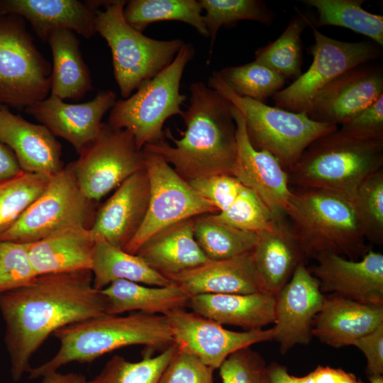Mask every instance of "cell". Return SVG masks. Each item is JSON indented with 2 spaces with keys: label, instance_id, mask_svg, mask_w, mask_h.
Here are the masks:
<instances>
[{
  "label": "cell",
  "instance_id": "6da1fadb",
  "mask_svg": "<svg viewBox=\"0 0 383 383\" xmlns=\"http://www.w3.org/2000/svg\"><path fill=\"white\" fill-rule=\"evenodd\" d=\"M11 374L18 381L48 336L70 324L107 314L91 270L38 275L28 284L0 294Z\"/></svg>",
  "mask_w": 383,
  "mask_h": 383
},
{
  "label": "cell",
  "instance_id": "7a4b0ae2",
  "mask_svg": "<svg viewBox=\"0 0 383 383\" xmlns=\"http://www.w3.org/2000/svg\"><path fill=\"white\" fill-rule=\"evenodd\" d=\"M189 104L182 115L186 126L180 138L167 128L164 140L148 144L143 150L162 157L187 182L216 175L231 174L237 152L236 127L231 103L201 82L189 86Z\"/></svg>",
  "mask_w": 383,
  "mask_h": 383
},
{
  "label": "cell",
  "instance_id": "3957f363",
  "mask_svg": "<svg viewBox=\"0 0 383 383\" xmlns=\"http://www.w3.org/2000/svg\"><path fill=\"white\" fill-rule=\"evenodd\" d=\"M53 335L60 342L57 352L31 368L29 379L42 377L72 362L90 363L123 347L142 345L162 351L174 344L165 316L143 312L126 316L104 314L61 328Z\"/></svg>",
  "mask_w": 383,
  "mask_h": 383
},
{
  "label": "cell",
  "instance_id": "277c9868",
  "mask_svg": "<svg viewBox=\"0 0 383 383\" xmlns=\"http://www.w3.org/2000/svg\"><path fill=\"white\" fill-rule=\"evenodd\" d=\"M284 214L305 259L329 252L356 260L369 250L352 200L340 194L292 190Z\"/></svg>",
  "mask_w": 383,
  "mask_h": 383
},
{
  "label": "cell",
  "instance_id": "5b68a950",
  "mask_svg": "<svg viewBox=\"0 0 383 383\" xmlns=\"http://www.w3.org/2000/svg\"><path fill=\"white\" fill-rule=\"evenodd\" d=\"M383 169V139L353 138L339 129L314 140L288 172L302 189L333 192L353 200L361 184Z\"/></svg>",
  "mask_w": 383,
  "mask_h": 383
},
{
  "label": "cell",
  "instance_id": "8992f818",
  "mask_svg": "<svg viewBox=\"0 0 383 383\" xmlns=\"http://www.w3.org/2000/svg\"><path fill=\"white\" fill-rule=\"evenodd\" d=\"M208 86L216 90L243 115L252 146L271 153L288 172L305 150L338 126L311 119L305 112H292L235 94L214 71Z\"/></svg>",
  "mask_w": 383,
  "mask_h": 383
},
{
  "label": "cell",
  "instance_id": "52a82bcc",
  "mask_svg": "<svg viewBox=\"0 0 383 383\" xmlns=\"http://www.w3.org/2000/svg\"><path fill=\"white\" fill-rule=\"evenodd\" d=\"M126 4L109 1L95 19L96 33L111 49L114 77L124 99L169 65L184 44L180 39H152L134 29L125 20Z\"/></svg>",
  "mask_w": 383,
  "mask_h": 383
},
{
  "label": "cell",
  "instance_id": "ba28073f",
  "mask_svg": "<svg viewBox=\"0 0 383 383\" xmlns=\"http://www.w3.org/2000/svg\"><path fill=\"white\" fill-rule=\"evenodd\" d=\"M194 55L192 45L184 43L169 65L129 97L116 100L107 125L129 131L140 150L146 145L163 140L166 120L183 113L181 106L187 96L180 93V82Z\"/></svg>",
  "mask_w": 383,
  "mask_h": 383
},
{
  "label": "cell",
  "instance_id": "9c48e42d",
  "mask_svg": "<svg viewBox=\"0 0 383 383\" xmlns=\"http://www.w3.org/2000/svg\"><path fill=\"white\" fill-rule=\"evenodd\" d=\"M51 64L17 15H0V104L25 111L50 91Z\"/></svg>",
  "mask_w": 383,
  "mask_h": 383
},
{
  "label": "cell",
  "instance_id": "30bf717a",
  "mask_svg": "<svg viewBox=\"0 0 383 383\" xmlns=\"http://www.w3.org/2000/svg\"><path fill=\"white\" fill-rule=\"evenodd\" d=\"M96 203L81 192L67 165L51 177L43 193L0 236V241L33 243L72 226L89 228Z\"/></svg>",
  "mask_w": 383,
  "mask_h": 383
},
{
  "label": "cell",
  "instance_id": "8fae6325",
  "mask_svg": "<svg viewBox=\"0 0 383 383\" xmlns=\"http://www.w3.org/2000/svg\"><path fill=\"white\" fill-rule=\"evenodd\" d=\"M143 151L150 183V199L141 226L123 248L131 254H135L149 238L168 226L218 212L212 203L181 177L162 157Z\"/></svg>",
  "mask_w": 383,
  "mask_h": 383
},
{
  "label": "cell",
  "instance_id": "7c38bea8",
  "mask_svg": "<svg viewBox=\"0 0 383 383\" xmlns=\"http://www.w3.org/2000/svg\"><path fill=\"white\" fill-rule=\"evenodd\" d=\"M68 165L82 194L95 203L131 176L145 170L144 152L131 133L107 123L78 159Z\"/></svg>",
  "mask_w": 383,
  "mask_h": 383
},
{
  "label": "cell",
  "instance_id": "4fadbf2b",
  "mask_svg": "<svg viewBox=\"0 0 383 383\" xmlns=\"http://www.w3.org/2000/svg\"><path fill=\"white\" fill-rule=\"evenodd\" d=\"M309 21L315 40L310 48L313 61L306 72L294 82L275 94L277 107L304 112L316 94L346 71L378 59L382 54L374 42H345L328 37Z\"/></svg>",
  "mask_w": 383,
  "mask_h": 383
},
{
  "label": "cell",
  "instance_id": "5bb4252c",
  "mask_svg": "<svg viewBox=\"0 0 383 383\" xmlns=\"http://www.w3.org/2000/svg\"><path fill=\"white\" fill-rule=\"evenodd\" d=\"M177 350L191 355L215 370L234 352L250 345L273 340L274 330L233 331L210 318L184 309L165 315Z\"/></svg>",
  "mask_w": 383,
  "mask_h": 383
},
{
  "label": "cell",
  "instance_id": "9a60e30c",
  "mask_svg": "<svg viewBox=\"0 0 383 383\" xmlns=\"http://www.w3.org/2000/svg\"><path fill=\"white\" fill-rule=\"evenodd\" d=\"M325 296L318 279L300 263L289 281L275 296L274 337L282 354L311 340L313 322Z\"/></svg>",
  "mask_w": 383,
  "mask_h": 383
},
{
  "label": "cell",
  "instance_id": "2e32d148",
  "mask_svg": "<svg viewBox=\"0 0 383 383\" xmlns=\"http://www.w3.org/2000/svg\"><path fill=\"white\" fill-rule=\"evenodd\" d=\"M383 95V70L368 63L355 67L323 88L304 111L312 120L343 125Z\"/></svg>",
  "mask_w": 383,
  "mask_h": 383
},
{
  "label": "cell",
  "instance_id": "e0dca14e",
  "mask_svg": "<svg viewBox=\"0 0 383 383\" xmlns=\"http://www.w3.org/2000/svg\"><path fill=\"white\" fill-rule=\"evenodd\" d=\"M231 112L237 143L231 175L253 191L274 216H283L292 195L288 172L271 153L252 146L244 116L233 104Z\"/></svg>",
  "mask_w": 383,
  "mask_h": 383
},
{
  "label": "cell",
  "instance_id": "ac0fdd59",
  "mask_svg": "<svg viewBox=\"0 0 383 383\" xmlns=\"http://www.w3.org/2000/svg\"><path fill=\"white\" fill-rule=\"evenodd\" d=\"M310 270L322 292L371 305H383V255L369 250L360 260L325 252Z\"/></svg>",
  "mask_w": 383,
  "mask_h": 383
},
{
  "label": "cell",
  "instance_id": "d6986e66",
  "mask_svg": "<svg viewBox=\"0 0 383 383\" xmlns=\"http://www.w3.org/2000/svg\"><path fill=\"white\" fill-rule=\"evenodd\" d=\"M116 101L114 91H99L86 103L67 104L50 96L25 109L55 137L68 141L79 154L99 135L104 115Z\"/></svg>",
  "mask_w": 383,
  "mask_h": 383
},
{
  "label": "cell",
  "instance_id": "ffe728a7",
  "mask_svg": "<svg viewBox=\"0 0 383 383\" xmlns=\"http://www.w3.org/2000/svg\"><path fill=\"white\" fill-rule=\"evenodd\" d=\"M150 199L146 170L131 176L96 211L89 231L94 240H102L123 249L138 231Z\"/></svg>",
  "mask_w": 383,
  "mask_h": 383
},
{
  "label": "cell",
  "instance_id": "44dd1931",
  "mask_svg": "<svg viewBox=\"0 0 383 383\" xmlns=\"http://www.w3.org/2000/svg\"><path fill=\"white\" fill-rule=\"evenodd\" d=\"M189 183L218 209L211 216L232 227L258 233L281 216H274L253 191L231 174Z\"/></svg>",
  "mask_w": 383,
  "mask_h": 383
},
{
  "label": "cell",
  "instance_id": "7402d4cb",
  "mask_svg": "<svg viewBox=\"0 0 383 383\" xmlns=\"http://www.w3.org/2000/svg\"><path fill=\"white\" fill-rule=\"evenodd\" d=\"M0 142L13 152L23 172L53 176L64 168L56 137L45 126L30 123L1 104Z\"/></svg>",
  "mask_w": 383,
  "mask_h": 383
},
{
  "label": "cell",
  "instance_id": "603a6c76",
  "mask_svg": "<svg viewBox=\"0 0 383 383\" xmlns=\"http://www.w3.org/2000/svg\"><path fill=\"white\" fill-rule=\"evenodd\" d=\"M251 254L262 292L274 296L305 260L291 226L283 216L257 233Z\"/></svg>",
  "mask_w": 383,
  "mask_h": 383
},
{
  "label": "cell",
  "instance_id": "cb8c5ba5",
  "mask_svg": "<svg viewBox=\"0 0 383 383\" xmlns=\"http://www.w3.org/2000/svg\"><path fill=\"white\" fill-rule=\"evenodd\" d=\"M96 10L77 0H0V15L26 20L38 38L47 42L57 29H68L86 38L96 33Z\"/></svg>",
  "mask_w": 383,
  "mask_h": 383
},
{
  "label": "cell",
  "instance_id": "d4e9b609",
  "mask_svg": "<svg viewBox=\"0 0 383 383\" xmlns=\"http://www.w3.org/2000/svg\"><path fill=\"white\" fill-rule=\"evenodd\" d=\"M167 278L190 296L262 292L251 251L228 259L209 260Z\"/></svg>",
  "mask_w": 383,
  "mask_h": 383
},
{
  "label": "cell",
  "instance_id": "484cf974",
  "mask_svg": "<svg viewBox=\"0 0 383 383\" xmlns=\"http://www.w3.org/2000/svg\"><path fill=\"white\" fill-rule=\"evenodd\" d=\"M312 335L334 348L353 345L383 325V305H371L338 295L325 297L314 319Z\"/></svg>",
  "mask_w": 383,
  "mask_h": 383
},
{
  "label": "cell",
  "instance_id": "4316f807",
  "mask_svg": "<svg viewBox=\"0 0 383 383\" xmlns=\"http://www.w3.org/2000/svg\"><path fill=\"white\" fill-rule=\"evenodd\" d=\"M275 296L265 292L199 294L189 298L193 312L221 325L260 330L274 321Z\"/></svg>",
  "mask_w": 383,
  "mask_h": 383
},
{
  "label": "cell",
  "instance_id": "83f0119b",
  "mask_svg": "<svg viewBox=\"0 0 383 383\" xmlns=\"http://www.w3.org/2000/svg\"><path fill=\"white\" fill-rule=\"evenodd\" d=\"M94 245L89 228L72 226L30 243L29 257L37 275L91 270Z\"/></svg>",
  "mask_w": 383,
  "mask_h": 383
},
{
  "label": "cell",
  "instance_id": "f1b7e54d",
  "mask_svg": "<svg viewBox=\"0 0 383 383\" xmlns=\"http://www.w3.org/2000/svg\"><path fill=\"white\" fill-rule=\"evenodd\" d=\"M194 226V218L168 226L149 238L135 254L166 277L197 267L209 260L195 240Z\"/></svg>",
  "mask_w": 383,
  "mask_h": 383
},
{
  "label": "cell",
  "instance_id": "f546056e",
  "mask_svg": "<svg viewBox=\"0 0 383 383\" xmlns=\"http://www.w3.org/2000/svg\"><path fill=\"white\" fill-rule=\"evenodd\" d=\"M47 42L52 55L50 96L63 101L77 100L92 90L90 72L82 58L75 33L57 29L50 34Z\"/></svg>",
  "mask_w": 383,
  "mask_h": 383
},
{
  "label": "cell",
  "instance_id": "4dcf8cb0",
  "mask_svg": "<svg viewBox=\"0 0 383 383\" xmlns=\"http://www.w3.org/2000/svg\"><path fill=\"white\" fill-rule=\"evenodd\" d=\"M101 292L107 302V314L138 311L149 314L165 316L187 306L190 296L174 284L165 287H146L139 283L117 280Z\"/></svg>",
  "mask_w": 383,
  "mask_h": 383
},
{
  "label": "cell",
  "instance_id": "1f68e13d",
  "mask_svg": "<svg viewBox=\"0 0 383 383\" xmlns=\"http://www.w3.org/2000/svg\"><path fill=\"white\" fill-rule=\"evenodd\" d=\"M95 289L101 290L117 280L165 287L172 282L150 267L140 256L106 241H95L91 269Z\"/></svg>",
  "mask_w": 383,
  "mask_h": 383
},
{
  "label": "cell",
  "instance_id": "d6a6232c",
  "mask_svg": "<svg viewBox=\"0 0 383 383\" xmlns=\"http://www.w3.org/2000/svg\"><path fill=\"white\" fill-rule=\"evenodd\" d=\"M202 11L199 1L196 0H130L126 1L123 16L128 25L141 33L150 23L177 21L209 37Z\"/></svg>",
  "mask_w": 383,
  "mask_h": 383
},
{
  "label": "cell",
  "instance_id": "836d02e7",
  "mask_svg": "<svg viewBox=\"0 0 383 383\" xmlns=\"http://www.w3.org/2000/svg\"><path fill=\"white\" fill-rule=\"evenodd\" d=\"M364 0H304L303 4L316 9L315 27H343L370 38L383 46V16L365 11Z\"/></svg>",
  "mask_w": 383,
  "mask_h": 383
},
{
  "label": "cell",
  "instance_id": "e575fe53",
  "mask_svg": "<svg viewBox=\"0 0 383 383\" xmlns=\"http://www.w3.org/2000/svg\"><path fill=\"white\" fill-rule=\"evenodd\" d=\"M194 238L209 260L231 258L252 250L257 233L216 221L211 214L194 218Z\"/></svg>",
  "mask_w": 383,
  "mask_h": 383
},
{
  "label": "cell",
  "instance_id": "d590c367",
  "mask_svg": "<svg viewBox=\"0 0 383 383\" xmlns=\"http://www.w3.org/2000/svg\"><path fill=\"white\" fill-rule=\"evenodd\" d=\"M309 18L300 12L291 18L282 33L255 52V61L276 72L284 79H297L301 73V34Z\"/></svg>",
  "mask_w": 383,
  "mask_h": 383
},
{
  "label": "cell",
  "instance_id": "8d00e7d4",
  "mask_svg": "<svg viewBox=\"0 0 383 383\" xmlns=\"http://www.w3.org/2000/svg\"><path fill=\"white\" fill-rule=\"evenodd\" d=\"M177 351L172 344L157 356L146 353L142 360L131 362L113 356L100 373L86 383H159L160 377Z\"/></svg>",
  "mask_w": 383,
  "mask_h": 383
},
{
  "label": "cell",
  "instance_id": "74e56055",
  "mask_svg": "<svg viewBox=\"0 0 383 383\" xmlns=\"http://www.w3.org/2000/svg\"><path fill=\"white\" fill-rule=\"evenodd\" d=\"M51 177L22 171L0 182V236L43 193Z\"/></svg>",
  "mask_w": 383,
  "mask_h": 383
},
{
  "label": "cell",
  "instance_id": "f35d334b",
  "mask_svg": "<svg viewBox=\"0 0 383 383\" xmlns=\"http://www.w3.org/2000/svg\"><path fill=\"white\" fill-rule=\"evenodd\" d=\"M205 11L204 21L211 37L210 53L217 33L222 26L235 25L240 21L250 20L270 25L275 13L260 0H200Z\"/></svg>",
  "mask_w": 383,
  "mask_h": 383
},
{
  "label": "cell",
  "instance_id": "ab89813d",
  "mask_svg": "<svg viewBox=\"0 0 383 383\" xmlns=\"http://www.w3.org/2000/svg\"><path fill=\"white\" fill-rule=\"evenodd\" d=\"M218 74L238 95L262 103L282 90L286 82L282 76L255 60L223 68Z\"/></svg>",
  "mask_w": 383,
  "mask_h": 383
},
{
  "label": "cell",
  "instance_id": "60d3db41",
  "mask_svg": "<svg viewBox=\"0 0 383 383\" xmlns=\"http://www.w3.org/2000/svg\"><path fill=\"white\" fill-rule=\"evenodd\" d=\"M352 202L365 239L374 244H382L383 169L361 184Z\"/></svg>",
  "mask_w": 383,
  "mask_h": 383
},
{
  "label": "cell",
  "instance_id": "b9f144b4",
  "mask_svg": "<svg viewBox=\"0 0 383 383\" xmlns=\"http://www.w3.org/2000/svg\"><path fill=\"white\" fill-rule=\"evenodd\" d=\"M30 244L0 241V294L24 287L38 276L29 257Z\"/></svg>",
  "mask_w": 383,
  "mask_h": 383
},
{
  "label": "cell",
  "instance_id": "7bdbcfd3",
  "mask_svg": "<svg viewBox=\"0 0 383 383\" xmlns=\"http://www.w3.org/2000/svg\"><path fill=\"white\" fill-rule=\"evenodd\" d=\"M218 369L222 383H265V362L250 347L230 355Z\"/></svg>",
  "mask_w": 383,
  "mask_h": 383
},
{
  "label": "cell",
  "instance_id": "ee69618b",
  "mask_svg": "<svg viewBox=\"0 0 383 383\" xmlns=\"http://www.w3.org/2000/svg\"><path fill=\"white\" fill-rule=\"evenodd\" d=\"M213 370L195 357L177 348L159 383H213Z\"/></svg>",
  "mask_w": 383,
  "mask_h": 383
},
{
  "label": "cell",
  "instance_id": "f6af8a7d",
  "mask_svg": "<svg viewBox=\"0 0 383 383\" xmlns=\"http://www.w3.org/2000/svg\"><path fill=\"white\" fill-rule=\"evenodd\" d=\"M343 133L357 138L383 139V95L341 125Z\"/></svg>",
  "mask_w": 383,
  "mask_h": 383
},
{
  "label": "cell",
  "instance_id": "bcb514c9",
  "mask_svg": "<svg viewBox=\"0 0 383 383\" xmlns=\"http://www.w3.org/2000/svg\"><path fill=\"white\" fill-rule=\"evenodd\" d=\"M357 347L367 359V370L370 377L383 374V325L355 340Z\"/></svg>",
  "mask_w": 383,
  "mask_h": 383
},
{
  "label": "cell",
  "instance_id": "7dc6e473",
  "mask_svg": "<svg viewBox=\"0 0 383 383\" xmlns=\"http://www.w3.org/2000/svg\"><path fill=\"white\" fill-rule=\"evenodd\" d=\"M22 171L13 152L0 142V182L15 177Z\"/></svg>",
  "mask_w": 383,
  "mask_h": 383
},
{
  "label": "cell",
  "instance_id": "c3c4849f",
  "mask_svg": "<svg viewBox=\"0 0 383 383\" xmlns=\"http://www.w3.org/2000/svg\"><path fill=\"white\" fill-rule=\"evenodd\" d=\"M265 383H295L287 368L278 363L272 362L267 366Z\"/></svg>",
  "mask_w": 383,
  "mask_h": 383
},
{
  "label": "cell",
  "instance_id": "681fc988",
  "mask_svg": "<svg viewBox=\"0 0 383 383\" xmlns=\"http://www.w3.org/2000/svg\"><path fill=\"white\" fill-rule=\"evenodd\" d=\"M42 377L40 383H86L87 382L84 375L74 372L63 374L55 371Z\"/></svg>",
  "mask_w": 383,
  "mask_h": 383
},
{
  "label": "cell",
  "instance_id": "f907efd6",
  "mask_svg": "<svg viewBox=\"0 0 383 383\" xmlns=\"http://www.w3.org/2000/svg\"><path fill=\"white\" fill-rule=\"evenodd\" d=\"M343 370L330 367H318L312 372L315 383H339Z\"/></svg>",
  "mask_w": 383,
  "mask_h": 383
},
{
  "label": "cell",
  "instance_id": "816d5d0a",
  "mask_svg": "<svg viewBox=\"0 0 383 383\" xmlns=\"http://www.w3.org/2000/svg\"><path fill=\"white\" fill-rule=\"evenodd\" d=\"M339 383H363L358 380L355 375L343 370Z\"/></svg>",
  "mask_w": 383,
  "mask_h": 383
},
{
  "label": "cell",
  "instance_id": "f5cc1de1",
  "mask_svg": "<svg viewBox=\"0 0 383 383\" xmlns=\"http://www.w3.org/2000/svg\"><path fill=\"white\" fill-rule=\"evenodd\" d=\"M293 379L295 383H315L312 372L301 377L293 376Z\"/></svg>",
  "mask_w": 383,
  "mask_h": 383
},
{
  "label": "cell",
  "instance_id": "db71d44e",
  "mask_svg": "<svg viewBox=\"0 0 383 383\" xmlns=\"http://www.w3.org/2000/svg\"><path fill=\"white\" fill-rule=\"evenodd\" d=\"M370 383H383L382 375L370 377Z\"/></svg>",
  "mask_w": 383,
  "mask_h": 383
}]
</instances>
